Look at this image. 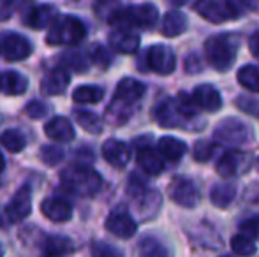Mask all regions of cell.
<instances>
[{
	"mask_svg": "<svg viewBox=\"0 0 259 257\" xmlns=\"http://www.w3.org/2000/svg\"><path fill=\"white\" fill-rule=\"evenodd\" d=\"M147 92V86L134 78H123L116 85L115 95H113L111 104L106 110V118L109 124L122 125L131 118L134 113V108L141 100V97Z\"/></svg>",
	"mask_w": 259,
	"mask_h": 257,
	"instance_id": "obj_1",
	"label": "cell"
},
{
	"mask_svg": "<svg viewBox=\"0 0 259 257\" xmlns=\"http://www.w3.org/2000/svg\"><path fill=\"white\" fill-rule=\"evenodd\" d=\"M62 185L71 194L92 197L103 187V178L96 169L85 164H72L62 173Z\"/></svg>",
	"mask_w": 259,
	"mask_h": 257,
	"instance_id": "obj_2",
	"label": "cell"
},
{
	"mask_svg": "<svg viewBox=\"0 0 259 257\" xmlns=\"http://www.w3.org/2000/svg\"><path fill=\"white\" fill-rule=\"evenodd\" d=\"M108 21L116 27L152 28L159 21V11L154 4H136V6L116 7L108 16Z\"/></svg>",
	"mask_w": 259,
	"mask_h": 257,
	"instance_id": "obj_3",
	"label": "cell"
},
{
	"mask_svg": "<svg viewBox=\"0 0 259 257\" xmlns=\"http://www.w3.org/2000/svg\"><path fill=\"white\" fill-rule=\"evenodd\" d=\"M240 46V37L236 34H217L211 35L205 42V57L210 65L224 72L233 65Z\"/></svg>",
	"mask_w": 259,
	"mask_h": 257,
	"instance_id": "obj_4",
	"label": "cell"
},
{
	"mask_svg": "<svg viewBox=\"0 0 259 257\" xmlns=\"http://www.w3.org/2000/svg\"><path fill=\"white\" fill-rule=\"evenodd\" d=\"M87 35V27L76 16H60L50 27L46 42L53 46H74Z\"/></svg>",
	"mask_w": 259,
	"mask_h": 257,
	"instance_id": "obj_5",
	"label": "cell"
},
{
	"mask_svg": "<svg viewBox=\"0 0 259 257\" xmlns=\"http://www.w3.org/2000/svg\"><path fill=\"white\" fill-rule=\"evenodd\" d=\"M194 9L210 23H226L240 16V7L233 0H196Z\"/></svg>",
	"mask_w": 259,
	"mask_h": 257,
	"instance_id": "obj_6",
	"label": "cell"
},
{
	"mask_svg": "<svg viewBox=\"0 0 259 257\" xmlns=\"http://www.w3.org/2000/svg\"><path fill=\"white\" fill-rule=\"evenodd\" d=\"M152 117L164 129L189 127V122H191V118L185 117L184 111L178 106V100L173 97H167V99L157 102L154 111H152Z\"/></svg>",
	"mask_w": 259,
	"mask_h": 257,
	"instance_id": "obj_7",
	"label": "cell"
},
{
	"mask_svg": "<svg viewBox=\"0 0 259 257\" xmlns=\"http://www.w3.org/2000/svg\"><path fill=\"white\" fill-rule=\"evenodd\" d=\"M32 53V44L27 37L16 32H4L0 34V55L9 62L28 59Z\"/></svg>",
	"mask_w": 259,
	"mask_h": 257,
	"instance_id": "obj_8",
	"label": "cell"
},
{
	"mask_svg": "<svg viewBox=\"0 0 259 257\" xmlns=\"http://www.w3.org/2000/svg\"><path fill=\"white\" fill-rule=\"evenodd\" d=\"M213 136L219 143L243 144L250 139V129L238 118H226L215 127Z\"/></svg>",
	"mask_w": 259,
	"mask_h": 257,
	"instance_id": "obj_9",
	"label": "cell"
},
{
	"mask_svg": "<svg viewBox=\"0 0 259 257\" xmlns=\"http://www.w3.org/2000/svg\"><path fill=\"white\" fill-rule=\"evenodd\" d=\"M147 67L160 76L171 74L175 71V67H177L175 53L164 44L150 46L147 52Z\"/></svg>",
	"mask_w": 259,
	"mask_h": 257,
	"instance_id": "obj_10",
	"label": "cell"
},
{
	"mask_svg": "<svg viewBox=\"0 0 259 257\" xmlns=\"http://www.w3.org/2000/svg\"><path fill=\"white\" fill-rule=\"evenodd\" d=\"M32 212V192L28 187H21L16 190V194L11 197V201L6 206V217L9 222L18 224L25 220Z\"/></svg>",
	"mask_w": 259,
	"mask_h": 257,
	"instance_id": "obj_11",
	"label": "cell"
},
{
	"mask_svg": "<svg viewBox=\"0 0 259 257\" xmlns=\"http://www.w3.org/2000/svg\"><path fill=\"white\" fill-rule=\"evenodd\" d=\"M169 195L177 204L184 206V208H194L199 202V192L196 189L194 182L189 178H175L169 185Z\"/></svg>",
	"mask_w": 259,
	"mask_h": 257,
	"instance_id": "obj_12",
	"label": "cell"
},
{
	"mask_svg": "<svg viewBox=\"0 0 259 257\" xmlns=\"http://www.w3.org/2000/svg\"><path fill=\"white\" fill-rule=\"evenodd\" d=\"M249 153H245V151L229 150L219 159L215 169L222 178H231V176H236L240 171H245L249 168Z\"/></svg>",
	"mask_w": 259,
	"mask_h": 257,
	"instance_id": "obj_13",
	"label": "cell"
},
{
	"mask_svg": "<svg viewBox=\"0 0 259 257\" xmlns=\"http://www.w3.org/2000/svg\"><path fill=\"white\" fill-rule=\"evenodd\" d=\"M106 229L111 234H115L116 238L127 240V238H133L134 233H136V222H134V219L125 210L118 208V210H113L108 215V219H106Z\"/></svg>",
	"mask_w": 259,
	"mask_h": 257,
	"instance_id": "obj_14",
	"label": "cell"
},
{
	"mask_svg": "<svg viewBox=\"0 0 259 257\" xmlns=\"http://www.w3.org/2000/svg\"><path fill=\"white\" fill-rule=\"evenodd\" d=\"M58 11L57 7L50 6V4H39V6H32L27 9V14L23 16V21L30 28L41 30V28H48L57 21Z\"/></svg>",
	"mask_w": 259,
	"mask_h": 257,
	"instance_id": "obj_15",
	"label": "cell"
},
{
	"mask_svg": "<svg viewBox=\"0 0 259 257\" xmlns=\"http://www.w3.org/2000/svg\"><path fill=\"white\" fill-rule=\"evenodd\" d=\"M103 157L113 168H125L131 159V148L120 139H108L103 144Z\"/></svg>",
	"mask_w": 259,
	"mask_h": 257,
	"instance_id": "obj_16",
	"label": "cell"
},
{
	"mask_svg": "<svg viewBox=\"0 0 259 257\" xmlns=\"http://www.w3.org/2000/svg\"><path fill=\"white\" fill-rule=\"evenodd\" d=\"M41 212L46 219L53 220V222H67L72 215V206L65 199L46 197L41 204Z\"/></svg>",
	"mask_w": 259,
	"mask_h": 257,
	"instance_id": "obj_17",
	"label": "cell"
},
{
	"mask_svg": "<svg viewBox=\"0 0 259 257\" xmlns=\"http://www.w3.org/2000/svg\"><path fill=\"white\" fill-rule=\"evenodd\" d=\"M192 97H194V100H196V104H198L199 110L208 111V113H215V111H219L222 106L221 93H219L217 88L211 86V85L196 86Z\"/></svg>",
	"mask_w": 259,
	"mask_h": 257,
	"instance_id": "obj_18",
	"label": "cell"
},
{
	"mask_svg": "<svg viewBox=\"0 0 259 257\" xmlns=\"http://www.w3.org/2000/svg\"><path fill=\"white\" fill-rule=\"evenodd\" d=\"M69 83H71L69 71H65L64 67H58L45 76V79L41 83V88L46 95H60V93L65 92Z\"/></svg>",
	"mask_w": 259,
	"mask_h": 257,
	"instance_id": "obj_19",
	"label": "cell"
},
{
	"mask_svg": "<svg viewBox=\"0 0 259 257\" xmlns=\"http://www.w3.org/2000/svg\"><path fill=\"white\" fill-rule=\"evenodd\" d=\"M109 46L115 52L131 55V53H136L138 48H140V37L127 28H118L109 35Z\"/></svg>",
	"mask_w": 259,
	"mask_h": 257,
	"instance_id": "obj_20",
	"label": "cell"
},
{
	"mask_svg": "<svg viewBox=\"0 0 259 257\" xmlns=\"http://www.w3.org/2000/svg\"><path fill=\"white\" fill-rule=\"evenodd\" d=\"M45 132L50 139L58 143H67L74 139V127L65 117H55L45 125Z\"/></svg>",
	"mask_w": 259,
	"mask_h": 257,
	"instance_id": "obj_21",
	"label": "cell"
},
{
	"mask_svg": "<svg viewBox=\"0 0 259 257\" xmlns=\"http://www.w3.org/2000/svg\"><path fill=\"white\" fill-rule=\"evenodd\" d=\"M159 153L160 151H155L154 148H150V146H141L136 155L138 166H140L147 175H152V176L159 175L164 169V161Z\"/></svg>",
	"mask_w": 259,
	"mask_h": 257,
	"instance_id": "obj_22",
	"label": "cell"
},
{
	"mask_svg": "<svg viewBox=\"0 0 259 257\" xmlns=\"http://www.w3.org/2000/svg\"><path fill=\"white\" fill-rule=\"evenodd\" d=\"M187 30V18L180 11H169L164 14L162 23H160V32L166 37H178Z\"/></svg>",
	"mask_w": 259,
	"mask_h": 257,
	"instance_id": "obj_23",
	"label": "cell"
},
{
	"mask_svg": "<svg viewBox=\"0 0 259 257\" xmlns=\"http://www.w3.org/2000/svg\"><path fill=\"white\" fill-rule=\"evenodd\" d=\"M159 151L166 161H171V162H178L182 157L185 155L187 151V146H185L184 141L177 139L173 136H164L159 139Z\"/></svg>",
	"mask_w": 259,
	"mask_h": 257,
	"instance_id": "obj_24",
	"label": "cell"
},
{
	"mask_svg": "<svg viewBox=\"0 0 259 257\" xmlns=\"http://www.w3.org/2000/svg\"><path fill=\"white\" fill-rule=\"evenodd\" d=\"M28 88V79L18 71H7L2 76V90L7 95H21Z\"/></svg>",
	"mask_w": 259,
	"mask_h": 257,
	"instance_id": "obj_25",
	"label": "cell"
},
{
	"mask_svg": "<svg viewBox=\"0 0 259 257\" xmlns=\"http://www.w3.org/2000/svg\"><path fill=\"white\" fill-rule=\"evenodd\" d=\"M72 250V243L69 238L64 236H50L45 240L41 247V255L42 257H60L65 255Z\"/></svg>",
	"mask_w": 259,
	"mask_h": 257,
	"instance_id": "obj_26",
	"label": "cell"
},
{
	"mask_svg": "<svg viewBox=\"0 0 259 257\" xmlns=\"http://www.w3.org/2000/svg\"><path fill=\"white\" fill-rule=\"evenodd\" d=\"M235 197H236V185H233V183H219L210 192V199L213 202V206H217L221 210L228 208L235 201Z\"/></svg>",
	"mask_w": 259,
	"mask_h": 257,
	"instance_id": "obj_27",
	"label": "cell"
},
{
	"mask_svg": "<svg viewBox=\"0 0 259 257\" xmlns=\"http://www.w3.org/2000/svg\"><path fill=\"white\" fill-rule=\"evenodd\" d=\"M104 90L96 85H83L72 92V100L78 104H94L103 100Z\"/></svg>",
	"mask_w": 259,
	"mask_h": 257,
	"instance_id": "obj_28",
	"label": "cell"
},
{
	"mask_svg": "<svg viewBox=\"0 0 259 257\" xmlns=\"http://www.w3.org/2000/svg\"><path fill=\"white\" fill-rule=\"evenodd\" d=\"M138 255L140 257H169L166 247L157 238L147 236L138 245Z\"/></svg>",
	"mask_w": 259,
	"mask_h": 257,
	"instance_id": "obj_29",
	"label": "cell"
},
{
	"mask_svg": "<svg viewBox=\"0 0 259 257\" xmlns=\"http://www.w3.org/2000/svg\"><path fill=\"white\" fill-rule=\"evenodd\" d=\"M0 144H2L6 150H9L11 153H20L25 148V144H27V139H25V136L20 130L9 129L0 134Z\"/></svg>",
	"mask_w": 259,
	"mask_h": 257,
	"instance_id": "obj_30",
	"label": "cell"
},
{
	"mask_svg": "<svg viewBox=\"0 0 259 257\" xmlns=\"http://www.w3.org/2000/svg\"><path fill=\"white\" fill-rule=\"evenodd\" d=\"M238 83L243 88L250 90L254 93H259V69L256 65H243L238 71Z\"/></svg>",
	"mask_w": 259,
	"mask_h": 257,
	"instance_id": "obj_31",
	"label": "cell"
},
{
	"mask_svg": "<svg viewBox=\"0 0 259 257\" xmlns=\"http://www.w3.org/2000/svg\"><path fill=\"white\" fill-rule=\"evenodd\" d=\"M74 118L87 132L90 134H99L103 130V120L97 117L92 111H85V110H76L74 111Z\"/></svg>",
	"mask_w": 259,
	"mask_h": 257,
	"instance_id": "obj_32",
	"label": "cell"
},
{
	"mask_svg": "<svg viewBox=\"0 0 259 257\" xmlns=\"http://www.w3.org/2000/svg\"><path fill=\"white\" fill-rule=\"evenodd\" d=\"M62 67H69L76 72H85L89 69V59L79 52H65L58 57Z\"/></svg>",
	"mask_w": 259,
	"mask_h": 257,
	"instance_id": "obj_33",
	"label": "cell"
},
{
	"mask_svg": "<svg viewBox=\"0 0 259 257\" xmlns=\"http://www.w3.org/2000/svg\"><path fill=\"white\" fill-rule=\"evenodd\" d=\"M231 248L236 255H242V257H250V255L256 254V250H257L254 240L249 236H245V234H236V236H233Z\"/></svg>",
	"mask_w": 259,
	"mask_h": 257,
	"instance_id": "obj_34",
	"label": "cell"
},
{
	"mask_svg": "<svg viewBox=\"0 0 259 257\" xmlns=\"http://www.w3.org/2000/svg\"><path fill=\"white\" fill-rule=\"evenodd\" d=\"M90 254L92 257H123L120 248L113 247L111 243H106V241H94L90 247Z\"/></svg>",
	"mask_w": 259,
	"mask_h": 257,
	"instance_id": "obj_35",
	"label": "cell"
},
{
	"mask_svg": "<svg viewBox=\"0 0 259 257\" xmlns=\"http://www.w3.org/2000/svg\"><path fill=\"white\" fill-rule=\"evenodd\" d=\"M41 159L46 166H57L64 161V150L55 144H46L41 148Z\"/></svg>",
	"mask_w": 259,
	"mask_h": 257,
	"instance_id": "obj_36",
	"label": "cell"
},
{
	"mask_svg": "<svg viewBox=\"0 0 259 257\" xmlns=\"http://www.w3.org/2000/svg\"><path fill=\"white\" fill-rule=\"evenodd\" d=\"M90 62L96 64L101 69H106L111 64V55H109V52L103 44H94L90 48Z\"/></svg>",
	"mask_w": 259,
	"mask_h": 257,
	"instance_id": "obj_37",
	"label": "cell"
},
{
	"mask_svg": "<svg viewBox=\"0 0 259 257\" xmlns=\"http://www.w3.org/2000/svg\"><path fill=\"white\" fill-rule=\"evenodd\" d=\"M213 151H215V143L206 141V139L198 141V143L194 144V148H192V155H194V159L198 162L210 161L211 155H213Z\"/></svg>",
	"mask_w": 259,
	"mask_h": 257,
	"instance_id": "obj_38",
	"label": "cell"
},
{
	"mask_svg": "<svg viewBox=\"0 0 259 257\" xmlns=\"http://www.w3.org/2000/svg\"><path fill=\"white\" fill-rule=\"evenodd\" d=\"M236 108L242 110L243 113L252 115V117H259V100L252 99V97H238L236 99Z\"/></svg>",
	"mask_w": 259,
	"mask_h": 257,
	"instance_id": "obj_39",
	"label": "cell"
},
{
	"mask_svg": "<svg viewBox=\"0 0 259 257\" xmlns=\"http://www.w3.org/2000/svg\"><path fill=\"white\" fill-rule=\"evenodd\" d=\"M240 231H242V234H245V236L259 241V215L250 217V219H247L245 222H242Z\"/></svg>",
	"mask_w": 259,
	"mask_h": 257,
	"instance_id": "obj_40",
	"label": "cell"
},
{
	"mask_svg": "<svg viewBox=\"0 0 259 257\" xmlns=\"http://www.w3.org/2000/svg\"><path fill=\"white\" fill-rule=\"evenodd\" d=\"M27 115L32 118V120H39V118H45L48 115V106L41 100H30L27 104Z\"/></svg>",
	"mask_w": 259,
	"mask_h": 257,
	"instance_id": "obj_41",
	"label": "cell"
},
{
	"mask_svg": "<svg viewBox=\"0 0 259 257\" xmlns=\"http://www.w3.org/2000/svg\"><path fill=\"white\" fill-rule=\"evenodd\" d=\"M16 0H0V21H6L13 16Z\"/></svg>",
	"mask_w": 259,
	"mask_h": 257,
	"instance_id": "obj_42",
	"label": "cell"
},
{
	"mask_svg": "<svg viewBox=\"0 0 259 257\" xmlns=\"http://www.w3.org/2000/svg\"><path fill=\"white\" fill-rule=\"evenodd\" d=\"M185 71H187V72H198V71H201V64H199L198 57L191 55L187 60H185Z\"/></svg>",
	"mask_w": 259,
	"mask_h": 257,
	"instance_id": "obj_43",
	"label": "cell"
},
{
	"mask_svg": "<svg viewBox=\"0 0 259 257\" xmlns=\"http://www.w3.org/2000/svg\"><path fill=\"white\" fill-rule=\"evenodd\" d=\"M249 49L252 53V57H256L259 60V32L252 34V37L249 39Z\"/></svg>",
	"mask_w": 259,
	"mask_h": 257,
	"instance_id": "obj_44",
	"label": "cell"
},
{
	"mask_svg": "<svg viewBox=\"0 0 259 257\" xmlns=\"http://www.w3.org/2000/svg\"><path fill=\"white\" fill-rule=\"evenodd\" d=\"M236 2L249 11H259V0H236Z\"/></svg>",
	"mask_w": 259,
	"mask_h": 257,
	"instance_id": "obj_45",
	"label": "cell"
},
{
	"mask_svg": "<svg viewBox=\"0 0 259 257\" xmlns=\"http://www.w3.org/2000/svg\"><path fill=\"white\" fill-rule=\"evenodd\" d=\"M167 4H171V6H184L187 0H166Z\"/></svg>",
	"mask_w": 259,
	"mask_h": 257,
	"instance_id": "obj_46",
	"label": "cell"
},
{
	"mask_svg": "<svg viewBox=\"0 0 259 257\" xmlns=\"http://www.w3.org/2000/svg\"><path fill=\"white\" fill-rule=\"evenodd\" d=\"M4 169H6V161H4V155L0 153V175H2Z\"/></svg>",
	"mask_w": 259,
	"mask_h": 257,
	"instance_id": "obj_47",
	"label": "cell"
},
{
	"mask_svg": "<svg viewBox=\"0 0 259 257\" xmlns=\"http://www.w3.org/2000/svg\"><path fill=\"white\" fill-rule=\"evenodd\" d=\"M0 257H4V248H2V245H0Z\"/></svg>",
	"mask_w": 259,
	"mask_h": 257,
	"instance_id": "obj_48",
	"label": "cell"
},
{
	"mask_svg": "<svg viewBox=\"0 0 259 257\" xmlns=\"http://www.w3.org/2000/svg\"><path fill=\"white\" fill-rule=\"evenodd\" d=\"M0 88H2V76H0Z\"/></svg>",
	"mask_w": 259,
	"mask_h": 257,
	"instance_id": "obj_49",
	"label": "cell"
},
{
	"mask_svg": "<svg viewBox=\"0 0 259 257\" xmlns=\"http://www.w3.org/2000/svg\"><path fill=\"white\" fill-rule=\"evenodd\" d=\"M257 169H259V157H257Z\"/></svg>",
	"mask_w": 259,
	"mask_h": 257,
	"instance_id": "obj_50",
	"label": "cell"
},
{
	"mask_svg": "<svg viewBox=\"0 0 259 257\" xmlns=\"http://www.w3.org/2000/svg\"><path fill=\"white\" fill-rule=\"evenodd\" d=\"M222 257H229V255H222Z\"/></svg>",
	"mask_w": 259,
	"mask_h": 257,
	"instance_id": "obj_51",
	"label": "cell"
}]
</instances>
